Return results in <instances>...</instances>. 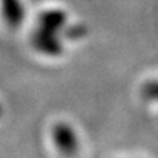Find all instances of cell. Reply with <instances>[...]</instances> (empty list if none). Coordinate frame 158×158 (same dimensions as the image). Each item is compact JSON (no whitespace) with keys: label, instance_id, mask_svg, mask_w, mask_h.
I'll use <instances>...</instances> for the list:
<instances>
[{"label":"cell","instance_id":"obj_1","mask_svg":"<svg viewBox=\"0 0 158 158\" xmlns=\"http://www.w3.org/2000/svg\"><path fill=\"white\" fill-rule=\"evenodd\" d=\"M148 96L158 98V83H153L148 86Z\"/></svg>","mask_w":158,"mask_h":158}]
</instances>
